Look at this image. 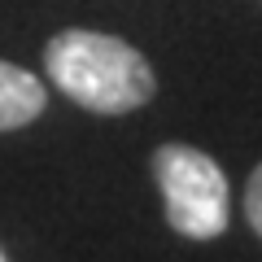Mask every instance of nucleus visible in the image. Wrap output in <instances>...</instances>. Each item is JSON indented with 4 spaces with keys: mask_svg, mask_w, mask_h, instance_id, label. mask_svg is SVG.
<instances>
[{
    "mask_svg": "<svg viewBox=\"0 0 262 262\" xmlns=\"http://www.w3.org/2000/svg\"><path fill=\"white\" fill-rule=\"evenodd\" d=\"M48 110V88L31 70L0 57V131H18Z\"/></svg>",
    "mask_w": 262,
    "mask_h": 262,
    "instance_id": "obj_3",
    "label": "nucleus"
},
{
    "mask_svg": "<svg viewBox=\"0 0 262 262\" xmlns=\"http://www.w3.org/2000/svg\"><path fill=\"white\" fill-rule=\"evenodd\" d=\"M44 70L48 83L61 88L75 105L105 118L140 110L158 92V75L144 61V53L105 31H57L44 44Z\"/></svg>",
    "mask_w": 262,
    "mask_h": 262,
    "instance_id": "obj_1",
    "label": "nucleus"
},
{
    "mask_svg": "<svg viewBox=\"0 0 262 262\" xmlns=\"http://www.w3.org/2000/svg\"><path fill=\"white\" fill-rule=\"evenodd\" d=\"M153 179L162 188L166 223L188 241H214L232 223V188L210 153L192 144H162L153 153Z\"/></svg>",
    "mask_w": 262,
    "mask_h": 262,
    "instance_id": "obj_2",
    "label": "nucleus"
},
{
    "mask_svg": "<svg viewBox=\"0 0 262 262\" xmlns=\"http://www.w3.org/2000/svg\"><path fill=\"white\" fill-rule=\"evenodd\" d=\"M0 262H5V253H0Z\"/></svg>",
    "mask_w": 262,
    "mask_h": 262,
    "instance_id": "obj_5",
    "label": "nucleus"
},
{
    "mask_svg": "<svg viewBox=\"0 0 262 262\" xmlns=\"http://www.w3.org/2000/svg\"><path fill=\"white\" fill-rule=\"evenodd\" d=\"M245 219L262 236V166H253V175L245 179Z\"/></svg>",
    "mask_w": 262,
    "mask_h": 262,
    "instance_id": "obj_4",
    "label": "nucleus"
}]
</instances>
